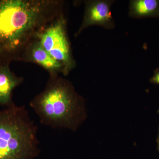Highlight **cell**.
<instances>
[{"instance_id":"6da1fadb","label":"cell","mask_w":159,"mask_h":159,"mask_svg":"<svg viewBox=\"0 0 159 159\" xmlns=\"http://www.w3.org/2000/svg\"><path fill=\"white\" fill-rule=\"evenodd\" d=\"M62 0H0V65L20 61L29 45L64 14Z\"/></svg>"},{"instance_id":"7a4b0ae2","label":"cell","mask_w":159,"mask_h":159,"mask_svg":"<svg viewBox=\"0 0 159 159\" xmlns=\"http://www.w3.org/2000/svg\"><path fill=\"white\" fill-rule=\"evenodd\" d=\"M42 125L75 131L86 119L85 100L73 84L59 74L49 75L43 91L29 103Z\"/></svg>"},{"instance_id":"3957f363","label":"cell","mask_w":159,"mask_h":159,"mask_svg":"<svg viewBox=\"0 0 159 159\" xmlns=\"http://www.w3.org/2000/svg\"><path fill=\"white\" fill-rule=\"evenodd\" d=\"M37 125L26 106L0 110V159H34L40 152Z\"/></svg>"},{"instance_id":"277c9868","label":"cell","mask_w":159,"mask_h":159,"mask_svg":"<svg viewBox=\"0 0 159 159\" xmlns=\"http://www.w3.org/2000/svg\"><path fill=\"white\" fill-rule=\"evenodd\" d=\"M39 42L50 55L64 68V76H67L76 67L67 29L65 15L47 27L40 35Z\"/></svg>"},{"instance_id":"5b68a950","label":"cell","mask_w":159,"mask_h":159,"mask_svg":"<svg viewBox=\"0 0 159 159\" xmlns=\"http://www.w3.org/2000/svg\"><path fill=\"white\" fill-rule=\"evenodd\" d=\"M114 2L109 0L85 1L82 23L75 33V37L79 36L84 29L91 26H100L107 29H113L115 23L112 16L111 7Z\"/></svg>"},{"instance_id":"8992f818","label":"cell","mask_w":159,"mask_h":159,"mask_svg":"<svg viewBox=\"0 0 159 159\" xmlns=\"http://www.w3.org/2000/svg\"><path fill=\"white\" fill-rule=\"evenodd\" d=\"M20 61L33 63L46 70L49 75L63 74V66L53 58L41 45L39 39L31 43L24 52Z\"/></svg>"},{"instance_id":"52a82bcc","label":"cell","mask_w":159,"mask_h":159,"mask_svg":"<svg viewBox=\"0 0 159 159\" xmlns=\"http://www.w3.org/2000/svg\"><path fill=\"white\" fill-rule=\"evenodd\" d=\"M24 80L11 70L9 64L0 65V106L7 107L14 104L13 91Z\"/></svg>"},{"instance_id":"ba28073f","label":"cell","mask_w":159,"mask_h":159,"mask_svg":"<svg viewBox=\"0 0 159 159\" xmlns=\"http://www.w3.org/2000/svg\"><path fill=\"white\" fill-rule=\"evenodd\" d=\"M129 9V16L131 17H159V0H132Z\"/></svg>"},{"instance_id":"9c48e42d","label":"cell","mask_w":159,"mask_h":159,"mask_svg":"<svg viewBox=\"0 0 159 159\" xmlns=\"http://www.w3.org/2000/svg\"><path fill=\"white\" fill-rule=\"evenodd\" d=\"M150 81L154 84L159 85V70H157L155 71L153 76L151 78Z\"/></svg>"},{"instance_id":"30bf717a","label":"cell","mask_w":159,"mask_h":159,"mask_svg":"<svg viewBox=\"0 0 159 159\" xmlns=\"http://www.w3.org/2000/svg\"><path fill=\"white\" fill-rule=\"evenodd\" d=\"M157 149L159 151V127L158 130V134L157 139Z\"/></svg>"},{"instance_id":"8fae6325","label":"cell","mask_w":159,"mask_h":159,"mask_svg":"<svg viewBox=\"0 0 159 159\" xmlns=\"http://www.w3.org/2000/svg\"><path fill=\"white\" fill-rule=\"evenodd\" d=\"M157 113H159V109L158 110V111H157Z\"/></svg>"}]
</instances>
